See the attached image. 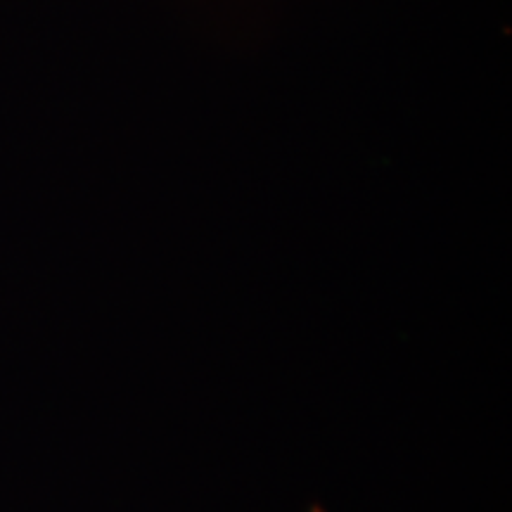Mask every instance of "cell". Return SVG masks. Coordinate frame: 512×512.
I'll use <instances>...</instances> for the list:
<instances>
[{"label": "cell", "mask_w": 512, "mask_h": 512, "mask_svg": "<svg viewBox=\"0 0 512 512\" xmlns=\"http://www.w3.org/2000/svg\"><path fill=\"white\" fill-rule=\"evenodd\" d=\"M309 512H325V508H323V505H311Z\"/></svg>", "instance_id": "1"}]
</instances>
